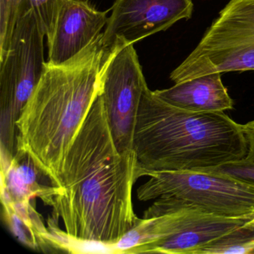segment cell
I'll return each instance as SVG.
<instances>
[{"mask_svg":"<svg viewBox=\"0 0 254 254\" xmlns=\"http://www.w3.org/2000/svg\"><path fill=\"white\" fill-rule=\"evenodd\" d=\"M102 35L107 53L167 30L191 18L193 0H115Z\"/></svg>","mask_w":254,"mask_h":254,"instance_id":"cell-8","label":"cell"},{"mask_svg":"<svg viewBox=\"0 0 254 254\" xmlns=\"http://www.w3.org/2000/svg\"><path fill=\"white\" fill-rule=\"evenodd\" d=\"M251 218H229L192 206L180 230L170 237L141 248L136 254H195L209 242L245 225Z\"/></svg>","mask_w":254,"mask_h":254,"instance_id":"cell-11","label":"cell"},{"mask_svg":"<svg viewBox=\"0 0 254 254\" xmlns=\"http://www.w3.org/2000/svg\"><path fill=\"white\" fill-rule=\"evenodd\" d=\"M41 173L29 156L16 152L8 165L2 166V203L29 201L36 197L42 200L50 186L39 184Z\"/></svg>","mask_w":254,"mask_h":254,"instance_id":"cell-14","label":"cell"},{"mask_svg":"<svg viewBox=\"0 0 254 254\" xmlns=\"http://www.w3.org/2000/svg\"><path fill=\"white\" fill-rule=\"evenodd\" d=\"M2 204L5 221L20 242L34 249L56 248L53 235L43 224L30 200Z\"/></svg>","mask_w":254,"mask_h":254,"instance_id":"cell-15","label":"cell"},{"mask_svg":"<svg viewBox=\"0 0 254 254\" xmlns=\"http://www.w3.org/2000/svg\"><path fill=\"white\" fill-rule=\"evenodd\" d=\"M202 170L221 174L254 187V158L248 156L231 163Z\"/></svg>","mask_w":254,"mask_h":254,"instance_id":"cell-17","label":"cell"},{"mask_svg":"<svg viewBox=\"0 0 254 254\" xmlns=\"http://www.w3.org/2000/svg\"><path fill=\"white\" fill-rule=\"evenodd\" d=\"M148 87L133 44L116 46L107 54L101 72V91L120 154L133 151L142 94Z\"/></svg>","mask_w":254,"mask_h":254,"instance_id":"cell-7","label":"cell"},{"mask_svg":"<svg viewBox=\"0 0 254 254\" xmlns=\"http://www.w3.org/2000/svg\"><path fill=\"white\" fill-rule=\"evenodd\" d=\"M254 70V0H230L170 74L175 84L212 72Z\"/></svg>","mask_w":254,"mask_h":254,"instance_id":"cell-4","label":"cell"},{"mask_svg":"<svg viewBox=\"0 0 254 254\" xmlns=\"http://www.w3.org/2000/svg\"><path fill=\"white\" fill-rule=\"evenodd\" d=\"M254 254V227L245 224L209 242L195 254Z\"/></svg>","mask_w":254,"mask_h":254,"instance_id":"cell-16","label":"cell"},{"mask_svg":"<svg viewBox=\"0 0 254 254\" xmlns=\"http://www.w3.org/2000/svg\"><path fill=\"white\" fill-rule=\"evenodd\" d=\"M110 11H99L84 0H60L47 62L62 64L88 47L102 33Z\"/></svg>","mask_w":254,"mask_h":254,"instance_id":"cell-10","label":"cell"},{"mask_svg":"<svg viewBox=\"0 0 254 254\" xmlns=\"http://www.w3.org/2000/svg\"><path fill=\"white\" fill-rule=\"evenodd\" d=\"M133 151L141 176L216 167L245 158L242 125L224 112L176 108L145 88L138 112Z\"/></svg>","mask_w":254,"mask_h":254,"instance_id":"cell-2","label":"cell"},{"mask_svg":"<svg viewBox=\"0 0 254 254\" xmlns=\"http://www.w3.org/2000/svg\"><path fill=\"white\" fill-rule=\"evenodd\" d=\"M102 35L62 64L46 62L44 74L16 123V152L29 156L54 187L59 185L68 150L100 95L101 72L108 54Z\"/></svg>","mask_w":254,"mask_h":254,"instance_id":"cell-1","label":"cell"},{"mask_svg":"<svg viewBox=\"0 0 254 254\" xmlns=\"http://www.w3.org/2000/svg\"><path fill=\"white\" fill-rule=\"evenodd\" d=\"M242 129L248 144V152L247 156L254 158V120L242 125Z\"/></svg>","mask_w":254,"mask_h":254,"instance_id":"cell-18","label":"cell"},{"mask_svg":"<svg viewBox=\"0 0 254 254\" xmlns=\"http://www.w3.org/2000/svg\"><path fill=\"white\" fill-rule=\"evenodd\" d=\"M154 92L164 102L191 112H224L233 108L220 72L200 75Z\"/></svg>","mask_w":254,"mask_h":254,"instance_id":"cell-12","label":"cell"},{"mask_svg":"<svg viewBox=\"0 0 254 254\" xmlns=\"http://www.w3.org/2000/svg\"><path fill=\"white\" fill-rule=\"evenodd\" d=\"M247 224H248V225L251 226V227H254V218H253L252 220H251V221H248Z\"/></svg>","mask_w":254,"mask_h":254,"instance_id":"cell-19","label":"cell"},{"mask_svg":"<svg viewBox=\"0 0 254 254\" xmlns=\"http://www.w3.org/2000/svg\"><path fill=\"white\" fill-rule=\"evenodd\" d=\"M134 152L120 154L70 188L56 190L49 206L69 241L112 248L138 222L132 191L140 178Z\"/></svg>","mask_w":254,"mask_h":254,"instance_id":"cell-3","label":"cell"},{"mask_svg":"<svg viewBox=\"0 0 254 254\" xmlns=\"http://www.w3.org/2000/svg\"><path fill=\"white\" fill-rule=\"evenodd\" d=\"M120 154L99 95L68 150L59 185L53 187L57 190L74 187Z\"/></svg>","mask_w":254,"mask_h":254,"instance_id":"cell-9","label":"cell"},{"mask_svg":"<svg viewBox=\"0 0 254 254\" xmlns=\"http://www.w3.org/2000/svg\"><path fill=\"white\" fill-rule=\"evenodd\" d=\"M60 0H0V58L9 50L20 17L34 12L50 42L54 35Z\"/></svg>","mask_w":254,"mask_h":254,"instance_id":"cell-13","label":"cell"},{"mask_svg":"<svg viewBox=\"0 0 254 254\" xmlns=\"http://www.w3.org/2000/svg\"><path fill=\"white\" fill-rule=\"evenodd\" d=\"M45 34L34 12L20 17L9 50L0 58L1 152L13 158L16 152V123L44 74Z\"/></svg>","mask_w":254,"mask_h":254,"instance_id":"cell-5","label":"cell"},{"mask_svg":"<svg viewBox=\"0 0 254 254\" xmlns=\"http://www.w3.org/2000/svg\"><path fill=\"white\" fill-rule=\"evenodd\" d=\"M138 188L139 200L172 199L208 213L254 218V187L205 170L155 172Z\"/></svg>","mask_w":254,"mask_h":254,"instance_id":"cell-6","label":"cell"}]
</instances>
